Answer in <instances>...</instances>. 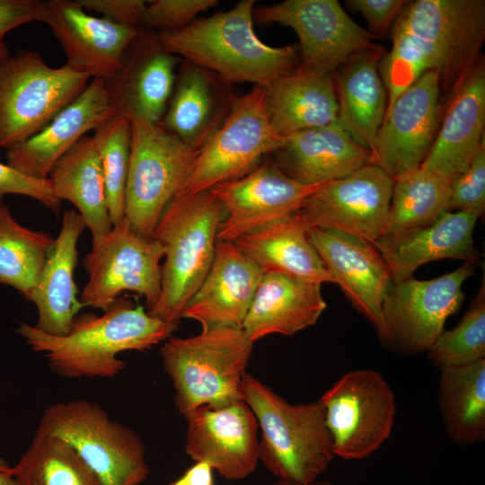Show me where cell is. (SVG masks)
I'll list each match as a JSON object with an SVG mask.
<instances>
[{
	"label": "cell",
	"mask_w": 485,
	"mask_h": 485,
	"mask_svg": "<svg viewBox=\"0 0 485 485\" xmlns=\"http://www.w3.org/2000/svg\"><path fill=\"white\" fill-rule=\"evenodd\" d=\"M484 40V0L409 1L392 27V48L379 62L387 109L431 70L438 75L444 103L481 57Z\"/></svg>",
	"instance_id": "6da1fadb"
},
{
	"label": "cell",
	"mask_w": 485,
	"mask_h": 485,
	"mask_svg": "<svg viewBox=\"0 0 485 485\" xmlns=\"http://www.w3.org/2000/svg\"><path fill=\"white\" fill-rule=\"evenodd\" d=\"M177 328L178 324L151 316L142 305L119 297L101 315L77 314L66 336L45 333L26 322L20 323L17 332L63 377L111 378L126 367V362L117 357L119 353L150 349Z\"/></svg>",
	"instance_id": "7a4b0ae2"
},
{
	"label": "cell",
	"mask_w": 485,
	"mask_h": 485,
	"mask_svg": "<svg viewBox=\"0 0 485 485\" xmlns=\"http://www.w3.org/2000/svg\"><path fill=\"white\" fill-rule=\"evenodd\" d=\"M254 0H241L225 12L198 20L180 30L159 32L172 54L206 68L229 84L249 82L263 88L294 71L295 47H271L253 29Z\"/></svg>",
	"instance_id": "3957f363"
},
{
	"label": "cell",
	"mask_w": 485,
	"mask_h": 485,
	"mask_svg": "<svg viewBox=\"0 0 485 485\" xmlns=\"http://www.w3.org/2000/svg\"><path fill=\"white\" fill-rule=\"evenodd\" d=\"M240 392L256 417L260 462L266 469L298 483L318 480L335 457L320 399L290 403L249 373Z\"/></svg>",
	"instance_id": "277c9868"
},
{
	"label": "cell",
	"mask_w": 485,
	"mask_h": 485,
	"mask_svg": "<svg viewBox=\"0 0 485 485\" xmlns=\"http://www.w3.org/2000/svg\"><path fill=\"white\" fill-rule=\"evenodd\" d=\"M224 212L209 190L175 195L168 203L152 234L163 248L165 261L159 298L147 311L151 316L179 325L213 262Z\"/></svg>",
	"instance_id": "5b68a950"
},
{
	"label": "cell",
	"mask_w": 485,
	"mask_h": 485,
	"mask_svg": "<svg viewBox=\"0 0 485 485\" xmlns=\"http://www.w3.org/2000/svg\"><path fill=\"white\" fill-rule=\"evenodd\" d=\"M253 343L242 328L230 326L202 329L188 338L170 337L160 354L179 413L186 418L201 407L242 400L241 384Z\"/></svg>",
	"instance_id": "8992f818"
},
{
	"label": "cell",
	"mask_w": 485,
	"mask_h": 485,
	"mask_svg": "<svg viewBox=\"0 0 485 485\" xmlns=\"http://www.w3.org/2000/svg\"><path fill=\"white\" fill-rule=\"evenodd\" d=\"M36 431L66 441L101 485H141L150 474L141 437L95 402H54L43 411Z\"/></svg>",
	"instance_id": "52a82bcc"
},
{
	"label": "cell",
	"mask_w": 485,
	"mask_h": 485,
	"mask_svg": "<svg viewBox=\"0 0 485 485\" xmlns=\"http://www.w3.org/2000/svg\"><path fill=\"white\" fill-rule=\"evenodd\" d=\"M65 65L55 68L34 50L0 61V146L10 148L37 134L89 84Z\"/></svg>",
	"instance_id": "ba28073f"
},
{
	"label": "cell",
	"mask_w": 485,
	"mask_h": 485,
	"mask_svg": "<svg viewBox=\"0 0 485 485\" xmlns=\"http://www.w3.org/2000/svg\"><path fill=\"white\" fill-rule=\"evenodd\" d=\"M124 218L144 238L153 232L168 203L181 190L198 151L160 124L132 119Z\"/></svg>",
	"instance_id": "9c48e42d"
},
{
	"label": "cell",
	"mask_w": 485,
	"mask_h": 485,
	"mask_svg": "<svg viewBox=\"0 0 485 485\" xmlns=\"http://www.w3.org/2000/svg\"><path fill=\"white\" fill-rule=\"evenodd\" d=\"M287 137L271 126L265 107V90L255 86L233 100L230 112L214 136L201 147L176 195L195 194L239 179L267 154L282 148Z\"/></svg>",
	"instance_id": "30bf717a"
},
{
	"label": "cell",
	"mask_w": 485,
	"mask_h": 485,
	"mask_svg": "<svg viewBox=\"0 0 485 485\" xmlns=\"http://www.w3.org/2000/svg\"><path fill=\"white\" fill-rule=\"evenodd\" d=\"M335 456L363 460L390 437L397 403L390 384L377 371L342 375L321 396Z\"/></svg>",
	"instance_id": "8fae6325"
},
{
	"label": "cell",
	"mask_w": 485,
	"mask_h": 485,
	"mask_svg": "<svg viewBox=\"0 0 485 485\" xmlns=\"http://www.w3.org/2000/svg\"><path fill=\"white\" fill-rule=\"evenodd\" d=\"M162 245L138 235L124 218L111 230L93 237L92 250L82 260L88 281L80 294L83 306L107 310L131 291L145 297L148 310L161 293Z\"/></svg>",
	"instance_id": "7c38bea8"
},
{
	"label": "cell",
	"mask_w": 485,
	"mask_h": 485,
	"mask_svg": "<svg viewBox=\"0 0 485 485\" xmlns=\"http://www.w3.org/2000/svg\"><path fill=\"white\" fill-rule=\"evenodd\" d=\"M253 20L295 31L301 71L333 75L357 54L379 46L373 40L376 37L355 22L337 0H286L254 9Z\"/></svg>",
	"instance_id": "4fadbf2b"
},
{
	"label": "cell",
	"mask_w": 485,
	"mask_h": 485,
	"mask_svg": "<svg viewBox=\"0 0 485 485\" xmlns=\"http://www.w3.org/2000/svg\"><path fill=\"white\" fill-rule=\"evenodd\" d=\"M474 270L475 265L464 262L433 279L410 278L393 283L383 307V344L403 355L427 353L444 331L448 317L461 307L462 286Z\"/></svg>",
	"instance_id": "5bb4252c"
},
{
	"label": "cell",
	"mask_w": 485,
	"mask_h": 485,
	"mask_svg": "<svg viewBox=\"0 0 485 485\" xmlns=\"http://www.w3.org/2000/svg\"><path fill=\"white\" fill-rule=\"evenodd\" d=\"M443 104L437 73L425 72L387 109L371 151V163L393 180L419 169L436 137Z\"/></svg>",
	"instance_id": "9a60e30c"
},
{
	"label": "cell",
	"mask_w": 485,
	"mask_h": 485,
	"mask_svg": "<svg viewBox=\"0 0 485 485\" xmlns=\"http://www.w3.org/2000/svg\"><path fill=\"white\" fill-rule=\"evenodd\" d=\"M393 181L382 168L369 163L325 182L297 213L308 227L338 230L374 243L384 233Z\"/></svg>",
	"instance_id": "2e32d148"
},
{
	"label": "cell",
	"mask_w": 485,
	"mask_h": 485,
	"mask_svg": "<svg viewBox=\"0 0 485 485\" xmlns=\"http://www.w3.org/2000/svg\"><path fill=\"white\" fill-rule=\"evenodd\" d=\"M324 183H300L266 163L239 179L215 185L209 190L227 214L218 225L216 241L234 242L295 214Z\"/></svg>",
	"instance_id": "e0dca14e"
},
{
	"label": "cell",
	"mask_w": 485,
	"mask_h": 485,
	"mask_svg": "<svg viewBox=\"0 0 485 485\" xmlns=\"http://www.w3.org/2000/svg\"><path fill=\"white\" fill-rule=\"evenodd\" d=\"M307 234L334 283L384 343L383 307L393 280L378 251L371 242L338 230L308 227Z\"/></svg>",
	"instance_id": "ac0fdd59"
},
{
	"label": "cell",
	"mask_w": 485,
	"mask_h": 485,
	"mask_svg": "<svg viewBox=\"0 0 485 485\" xmlns=\"http://www.w3.org/2000/svg\"><path fill=\"white\" fill-rule=\"evenodd\" d=\"M185 419V453L193 461L208 463L227 481L242 480L255 471L259 425L244 401L201 407Z\"/></svg>",
	"instance_id": "d6986e66"
},
{
	"label": "cell",
	"mask_w": 485,
	"mask_h": 485,
	"mask_svg": "<svg viewBox=\"0 0 485 485\" xmlns=\"http://www.w3.org/2000/svg\"><path fill=\"white\" fill-rule=\"evenodd\" d=\"M46 5V23L65 52V66L88 77L113 78L141 29L90 15L77 0H48Z\"/></svg>",
	"instance_id": "ffe728a7"
},
{
	"label": "cell",
	"mask_w": 485,
	"mask_h": 485,
	"mask_svg": "<svg viewBox=\"0 0 485 485\" xmlns=\"http://www.w3.org/2000/svg\"><path fill=\"white\" fill-rule=\"evenodd\" d=\"M179 57L167 51L156 32L141 29L128 47L123 65L104 81L116 114L160 124L171 98Z\"/></svg>",
	"instance_id": "44dd1931"
},
{
	"label": "cell",
	"mask_w": 485,
	"mask_h": 485,
	"mask_svg": "<svg viewBox=\"0 0 485 485\" xmlns=\"http://www.w3.org/2000/svg\"><path fill=\"white\" fill-rule=\"evenodd\" d=\"M114 115L104 80L93 78L82 94L37 134L7 149V164L30 178L48 179L61 156L87 132Z\"/></svg>",
	"instance_id": "7402d4cb"
},
{
	"label": "cell",
	"mask_w": 485,
	"mask_h": 485,
	"mask_svg": "<svg viewBox=\"0 0 485 485\" xmlns=\"http://www.w3.org/2000/svg\"><path fill=\"white\" fill-rule=\"evenodd\" d=\"M485 64L481 57L446 101L433 146L420 169L452 181L484 143Z\"/></svg>",
	"instance_id": "603a6c76"
},
{
	"label": "cell",
	"mask_w": 485,
	"mask_h": 485,
	"mask_svg": "<svg viewBox=\"0 0 485 485\" xmlns=\"http://www.w3.org/2000/svg\"><path fill=\"white\" fill-rule=\"evenodd\" d=\"M263 274L234 242L216 241L209 271L186 304L181 318L197 321L202 329L242 328Z\"/></svg>",
	"instance_id": "cb8c5ba5"
},
{
	"label": "cell",
	"mask_w": 485,
	"mask_h": 485,
	"mask_svg": "<svg viewBox=\"0 0 485 485\" xmlns=\"http://www.w3.org/2000/svg\"><path fill=\"white\" fill-rule=\"evenodd\" d=\"M479 216L466 211H445L430 225L394 234L383 235L374 243L385 261L393 283L412 278L429 261L455 259L481 262L473 231Z\"/></svg>",
	"instance_id": "d4e9b609"
},
{
	"label": "cell",
	"mask_w": 485,
	"mask_h": 485,
	"mask_svg": "<svg viewBox=\"0 0 485 485\" xmlns=\"http://www.w3.org/2000/svg\"><path fill=\"white\" fill-rule=\"evenodd\" d=\"M234 98L217 75L183 60L160 125L198 151L227 118Z\"/></svg>",
	"instance_id": "484cf974"
},
{
	"label": "cell",
	"mask_w": 485,
	"mask_h": 485,
	"mask_svg": "<svg viewBox=\"0 0 485 485\" xmlns=\"http://www.w3.org/2000/svg\"><path fill=\"white\" fill-rule=\"evenodd\" d=\"M85 227L79 213L73 209L63 213L60 232L47 252L29 299L38 311L34 326L45 333L66 336L84 307L77 298L74 271L78 259L77 242Z\"/></svg>",
	"instance_id": "4316f807"
},
{
	"label": "cell",
	"mask_w": 485,
	"mask_h": 485,
	"mask_svg": "<svg viewBox=\"0 0 485 485\" xmlns=\"http://www.w3.org/2000/svg\"><path fill=\"white\" fill-rule=\"evenodd\" d=\"M272 163L306 185L345 178L371 163V152L357 143L337 120L287 136Z\"/></svg>",
	"instance_id": "83f0119b"
},
{
	"label": "cell",
	"mask_w": 485,
	"mask_h": 485,
	"mask_svg": "<svg viewBox=\"0 0 485 485\" xmlns=\"http://www.w3.org/2000/svg\"><path fill=\"white\" fill-rule=\"evenodd\" d=\"M321 285L280 273H264L242 329L252 342L270 334L292 336L314 325L326 309Z\"/></svg>",
	"instance_id": "f1b7e54d"
},
{
	"label": "cell",
	"mask_w": 485,
	"mask_h": 485,
	"mask_svg": "<svg viewBox=\"0 0 485 485\" xmlns=\"http://www.w3.org/2000/svg\"><path fill=\"white\" fill-rule=\"evenodd\" d=\"M384 48L357 54L333 74L338 121L352 138L372 151L384 121L388 95L379 73Z\"/></svg>",
	"instance_id": "f546056e"
},
{
	"label": "cell",
	"mask_w": 485,
	"mask_h": 485,
	"mask_svg": "<svg viewBox=\"0 0 485 485\" xmlns=\"http://www.w3.org/2000/svg\"><path fill=\"white\" fill-rule=\"evenodd\" d=\"M264 90L269 120L282 136L338 120L339 105L331 74L295 68Z\"/></svg>",
	"instance_id": "4dcf8cb0"
},
{
	"label": "cell",
	"mask_w": 485,
	"mask_h": 485,
	"mask_svg": "<svg viewBox=\"0 0 485 485\" xmlns=\"http://www.w3.org/2000/svg\"><path fill=\"white\" fill-rule=\"evenodd\" d=\"M307 229L296 212L233 242L264 273L286 274L320 284L334 283L312 244Z\"/></svg>",
	"instance_id": "1f68e13d"
},
{
	"label": "cell",
	"mask_w": 485,
	"mask_h": 485,
	"mask_svg": "<svg viewBox=\"0 0 485 485\" xmlns=\"http://www.w3.org/2000/svg\"><path fill=\"white\" fill-rule=\"evenodd\" d=\"M55 197L70 201L93 237L112 228L104 175L93 137L84 136L49 171Z\"/></svg>",
	"instance_id": "d6a6232c"
},
{
	"label": "cell",
	"mask_w": 485,
	"mask_h": 485,
	"mask_svg": "<svg viewBox=\"0 0 485 485\" xmlns=\"http://www.w3.org/2000/svg\"><path fill=\"white\" fill-rule=\"evenodd\" d=\"M436 403L443 426L457 445L485 439V359L439 368Z\"/></svg>",
	"instance_id": "836d02e7"
},
{
	"label": "cell",
	"mask_w": 485,
	"mask_h": 485,
	"mask_svg": "<svg viewBox=\"0 0 485 485\" xmlns=\"http://www.w3.org/2000/svg\"><path fill=\"white\" fill-rule=\"evenodd\" d=\"M13 474L15 485H101L66 441L37 431Z\"/></svg>",
	"instance_id": "e575fe53"
},
{
	"label": "cell",
	"mask_w": 485,
	"mask_h": 485,
	"mask_svg": "<svg viewBox=\"0 0 485 485\" xmlns=\"http://www.w3.org/2000/svg\"><path fill=\"white\" fill-rule=\"evenodd\" d=\"M450 182L420 168L394 179L383 235L427 226L448 211Z\"/></svg>",
	"instance_id": "d590c367"
},
{
	"label": "cell",
	"mask_w": 485,
	"mask_h": 485,
	"mask_svg": "<svg viewBox=\"0 0 485 485\" xmlns=\"http://www.w3.org/2000/svg\"><path fill=\"white\" fill-rule=\"evenodd\" d=\"M54 239L20 225L0 199V284L29 301Z\"/></svg>",
	"instance_id": "8d00e7d4"
},
{
	"label": "cell",
	"mask_w": 485,
	"mask_h": 485,
	"mask_svg": "<svg viewBox=\"0 0 485 485\" xmlns=\"http://www.w3.org/2000/svg\"><path fill=\"white\" fill-rule=\"evenodd\" d=\"M92 137L102 167L110 218L113 226L124 219L131 144L130 119L116 114L99 125Z\"/></svg>",
	"instance_id": "74e56055"
},
{
	"label": "cell",
	"mask_w": 485,
	"mask_h": 485,
	"mask_svg": "<svg viewBox=\"0 0 485 485\" xmlns=\"http://www.w3.org/2000/svg\"><path fill=\"white\" fill-rule=\"evenodd\" d=\"M439 368L463 366L485 359V278L458 324L444 330L427 352Z\"/></svg>",
	"instance_id": "f35d334b"
},
{
	"label": "cell",
	"mask_w": 485,
	"mask_h": 485,
	"mask_svg": "<svg viewBox=\"0 0 485 485\" xmlns=\"http://www.w3.org/2000/svg\"><path fill=\"white\" fill-rule=\"evenodd\" d=\"M448 211H466L479 217L485 211V145L450 182Z\"/></svg>",
	"instance_id": "ab89813d"
},
{
	"label": "cell",
	"mask_w": 485,
	"mask_h": 485,
	"mask_svg": "<svg viewBox=\"0 0 485 485\" xmlns=\"http://www.w3.org/2000/svg\"><path fill=\"white\" fill-rule=\"evenodd\" d=\"M216 0L148 1L143 28L156 33L186 27L200 12L214 7Z\"/></svg>",
	"instance_id": "60d3db41"
},
{
	"label": "cell",
	"mask_w": 485,
	"mask_h": 485,
	"mask_svg": "<svg viewBox=\"0 0 485 485\" xmlns=\"http://www.w3.org/2000/svg\"><path fill=\"white\" fill-rule=\"evenodd\" d=\"M6 194L26 196L36 199L55 213L59 211L61 201L55 197L48 178H30L0 162V199Z\"/></svg>",
	"instance_id": "b9f144b4"
},
{
	"label": "cell",
	"mask_w": 485,
	"mask_h": 485,
	"mask_svg": "<svg viewBox=\"0 0 485 485\" xmlns=\"http://www.w3.org/2000/svg\"><path fill=\"white\" fill-rule=\"evenodd\" d=\"M85 11H93L114 23L143 28L148 1L145 0H77Z\"/></svg>",
	"instance_id": "7bdbcfd3"
},
{
	"label": "cell",
	"mask_w": 485,
	"mask_h": 485,
	"mask_svg": "<svg viewBox=\"0 0 485 485\" xmlns=\"http://www.w3.org/2000/svg\"><path fill=\"white\" fill-rule=\"evenodd\" d=\"M407 0H347L346 5L360 13L375 37L384 35L408 4Z\"/></svg>",
	"instance_id": "ee69618b"
},
{
	"label": "cell",
	"mask_w": 485,
	"mask_h": 485,
	"mask_svg": "<svg viewBox=\"0 0 485 485\" xmlns=\"http://www.w3.org/2000/svg\"><path fill=\"white\" fill-rule=\"evenodd\" d=\"M46 1L0 0V45L7 32L31 22H47Z\"/></svg>",
	"instance_id": "f6af8a7d"
},
{
	"label": "cell",
	"mask_w": 485,
	"mask_h": 485,
	"mask_svg": "<svg viewBox=\"0 0 485 485\" xmlns=\"http://www.w3.org/2000/svg\"><path fill=\"white\" fill-rule=\"evenodd\" d=\"M212 467L205 462H195L181 477L170 485H209L214 483Z\"/></svg>",
	"instance_id": "bcb514c9"
},
{
	"label": "cell",
	"mask_w": 485,
	"mask_h": 485,
	"mask_svg": "<svg viewBox=\"0 0 485 485\" xmlns=\"http://www.w3.org/2000/svg\"><path fill=\"white\" fill-rule=\"evenodd\" d=\"M0 485H15L13 467L0 457Z\"/></svg>",
	"instance_id": "7dc6e473"
},
{
	"label": "cell",
	"mask_w": 485,
	"mask_h": 485,
	"mask_svg": "<svg viewBox=\"0 0 485 485\" xmlns=\"http://www.w3.org/2000/svg\"><path fill=\"white\" fill-rule=\"evenodd\" d=\"M269 485H332V484L328 481H321V480H315L309 483H298V482H295V481H291L287 480L278 479V481H276L275 482Z\"/></svg>",
	"instance_id": "c3c4849f"
},
{
	"label": "cell",
	"mask_w": 485,
	"mask_h": 485,
	"mask_svg": "<svg viewBox=\"0 0 485 485\" xmlns=\"http://www.w3.org/2000/svg\"><path fill=\"white\" fill-rule=\"evenodd\" d=\"M10 55L7 45L4 42L0 45V61Z\"/></svg>",
	"instance_id": "681fc988"
},
{
	"label": "cell",
	"mask_w": 485,
	"mask_h": 485,
	"mask_svg": "<svg viewBox=\"0 0 485 485\" xmlns=\"http://www.w3.org/2000/svg\"><path fill=\"white\" fill-rule=\"evenodd\" d=\"M209 485H214V483H212V484H209Z\"/></svg>",
	"instance_id": "f907efd6"
}]
</instances>
